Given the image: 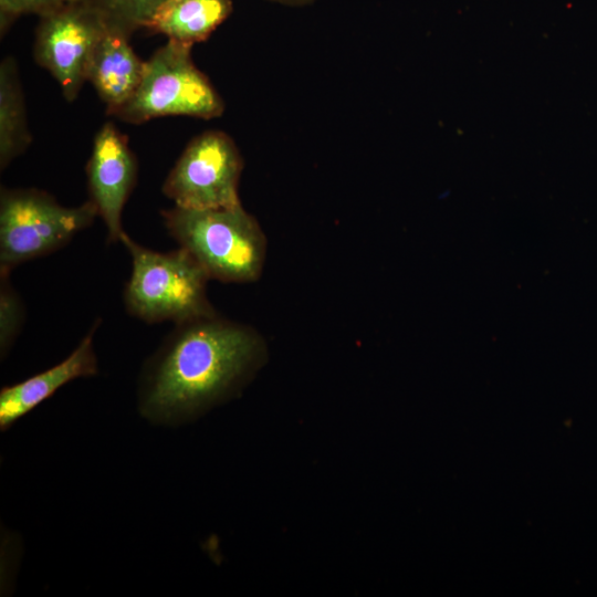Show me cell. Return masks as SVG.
I'll use <instances>...</instances> for the list:
<instances>
[{
	"mask_svg": "<svg viewBox=\"0 0 597 597\" xmlns=\"http://www.w3.org/2000/svg\"><path fill=\"white\" fill-rule=\"evenodd\" d=\"M269 1L277 2V3L286 4V6L300 7V6L310 4L314 2L315 0H269Z\"/></svg>",
	"mask_w": 597,
	"mask_h": 597,
	"instance_id": "cell-16",
	"label": "cell"
},
{
	"mask_svg": "<svg viewBox=\"0 0 597 597\" xmlns=\"http://www.w3.org/2000/svg\"><path fill=\"white\" fill-rule=\"evenodd\" d=\"M160 213L171 238L195 258L210 280L252 283L262 275L266 235L242 205L211 209L174 206Z\"/></svg>",
	"mask_w": 597,
	"mask_h": 597,
	"instance_id": "cell-2",
	"label": "cell"
},
{
	"mask_svg": "<svg viewBox=\"0 0 597 597\" xmlns=\"http://www.w3.org/2000/svg\"><path fill=\"white\" fill-rule=\"evenodd\" d=\"M105 31L102 18L81 0L39 17L34 60L52 74L69 102L86 82L91 56Z\"/></svg>",
	"mask_w": 597,
	"mask_h": 597,
	"instance_id": "cell-7",
	"label": "cell"
},
{
	"mask_svg": "<svg viewBox=\"0 0 597 597\" xmlns=\"http://www.w3.org/2000/svg\"><path fill=\"white\" fill-rule=\"evenodd\" d=\"M119 242L132 256L124 289L127 312L148 324H180L219 314L207 295L210 277L185 249L154 251L125 231Z\"/></svg>",
	"mask_w": 597,
	"mask_h": 597,
	"instance_id": "cell-3",
	"label": "cell"
},
{
	"mask_svg": "<svg viewBox=\"0 0 597 597\" xmlns=\"http://www.w3.org/2000/svg\"><path fill=\"white\" fill-rule=\"evenodd\" d=\"M65 2L67 0H0L1 35L20 15L36 14L42 17L59 9Z\"/></svg>",
	"mask_w": 597,
	"mask_h": 597,
	"instance_id": "cell-15",
	"label": "cell"
},
{
	"mask_svg": "<svg viewBox=\"0 0 597 597\" xmlns=\"http://www.w3.org/2000/svg\"><path fill=\"white\" fill-rule=\"evenodd\" d=\"M98 217L88 199L77 207L60 205L35 188L0 190V273L62 248Z\"/></svg>",
	"mask_w": 597,
	"mask_h": 597,
	"instance_id": "cell-4",
	"label": "cell"
},
{
	"mask_svg": "<svg viewBox=\"0 0 597 597\" xmlns=\"http://www.w3.org/2000/svg\"><path fill=\"white\" fill-rule=\"evenodd\" d=\"M67 1H80V0H67Z\"/></svg>",
	"mask_w": 597,
	"mask_h": 597,
	"instance_id": "cell-17",
	"label": "cell"
},
{
	"mask_svg": "<svg viewBox=\"0 0 597 597\" xmlns=\"http://www.w3.org/2000/svg\"><path fill=\"white\" fill-rule=\"evenodd\" d=\"M101 318L92 324L75 349L59 364L0 391V430L6 431L57 389L72 380L98 374L94 335Z\"/></svg>",
	"mask_w": 597,
	"mask_h": 597,
	"instance_id": "cell-9",
	"label": "cell"
},
{
	"mask_svg": "<svg viewBox=\"0 0 597 597\" xmlns=\"http://www.w3.org/2000/svg\"><path fill=\"white\" fill-rule=\"evenodd\" d=\"M232 10L231 0H166L153 13L145 29L192 46L206 41Z\"/></svg>",
	"mask_w": 597,
	"mask_h": 597,
	"instance_id": "cell-11",
	"label": "cell"
},
{
	"mask_svg": "<svg viewBox=\"0 0 597 597\" xmlns=\"http://www.w3.org/2000/svg\"><path fill=\"white\" fill-rule=\"evenodd\" d=\"M266 358L261 334L219 314L175 324L145 362L138 411L148 421L177 426L235 396Z\"/></svg>",
	"mask_w": 597,
	"mask_h": 597,
	"instance_id": "cell-1",
	"label": "cell"
},
{
	"mask_svg": "<svg viewBox=\"0 0 597 597\" xmlns=\"http://www.w3.org/2000/svg\"><path fill=\"white\" fill-rule=\"evenodd\" d=\"M27 109L15 60L7 56L0 64V168L30 146Z\"/></svg>",
	"mask_w": 597,
	"mask_h": 597,
	"instance_id": "cell-12",
	"label": "cell"
},
{
	"mask_svg": "<svg viewBox=\"0 0 597 597\" xmlns=\"http://www.w3.org/2000/svg\"><path fill=\"white\" fill-rule=\"evenodd\" d=\"M242 156L229 135L206 130L184 149L163 184L175 206L211 209L241 205Z\"/></svg>",
	"mask_w": 597,
	"mask_h": 597,
	"instance_id": "cell-6",
	"label": "cell"
},
{
	"mask_svg": "<svg viewBox=\"0 0 597 597\" xmlns=\"http://www.w3.org/2000/svg\"><path fill=\"white\" fill-rule=\"evenodd\" d=\"M146 67L129 44V39L105 31L91 56L86 81L91 82L106 105V114H114L134 95Z\"/></svg>",
	"mask_w": 597,
	"mask_h": 597,
	"instance_id": "cell-10",
	"label": "cell"
},
{
	"mask_svg": "<svg viewBox=\"0 0 597 597\" xmlns=\"http://www.w3.org/2000/svg\"><path fill=\"white\" fill-rule=\"evenodd\" d=\"M103 20L106 30L130 38L145 28L153 13L166 0H81Z\"/></svg>",
	"mask_w": 597,
	"mask_h": 597,
	"instance_id": "cell-13",
	"label": "cell"
},
{
	"mask_svg": "<svg viewBox=\"0 0 597 597\" xmlns=\"http://www.w3.org/2000/svg\"><path fill=\"white\" fill-rule=\"evenodd\" d=\"M85 170L90 200L106 226L107 241L117 242L124 232L122 213L136 185L138 164L127 137L112 122L95 135Z\"/></svg>",
	"mask_w": 597,
	"mask_h": 597,
	"instance_id": "cell-8",
	"label": "cell"
},
{
	"mask_svg": "<svg viewBox=\"0 0 597 597\" xmlns=\"http://www.w3.org/2000/svg\"><path fill=\"white\" fill-rule=\"evenodd\" d=\"M25 320L23 300L10 281V273H0V354L7 357Z\"/></svg>",
	"mask_w": 597,
	"mask_h": 597,
	"instance_id": "cell-14",
	"label": "cell"
},
{
	"mask_svg": "<svg viewBox=\"0 0 597 597\" xmlns=\"http://www.w3.org/2000/svg\"><path fill=\"white\" fill-rule=\"evenodd\" d=\"M191 48L168 40L146 61L134 95L114 114L130 124L163 116L211 119L222 115L224 103L209 78L195 65Z\"/></svg>",
	"mask_w": 597,
	"mask_h": 597,
	"instance_id": "cell-5",
	"label": "cell"
}]
</instances>
